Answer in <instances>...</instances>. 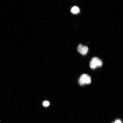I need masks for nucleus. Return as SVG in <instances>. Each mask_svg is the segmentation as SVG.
Returning <instances> with one entry per match:
<instances>
[{
  "label": "nucleus",
  "mask_w": 123,
  "mask_h": 123,
  "mask_svg": "<svg viewBox=\"0 0 123 123\" xmlns=\"http://www.w3.org/2000/svg\"><path fill=\"white\" fill-rule=\"evenodd\" d=\"M103 62L101 59L98 57H94L92 58L90 62V67L92 69H94L97 67L102 66Z\"/></svg>",
  "instance_id": "f257e3e1"
},
{
  "label": "nucleus",
  "mask_w": 123,
  "mask_h": 123,
  "mask_svg": "<svg viewBox=\"0 0 123 123\" xmlns=\"http://www.w3.org/2000/svg\"><path fill=\"white\" fill-rule=\"evenodd\" d=\"M91 82L90 77L88 75L84 74L81 76L79 80V84L83 85L86 84H90Z\"/></svg>",
  "instance_id": "f03ea898"
},
{
  "label": "nucleus",
  "mask_w": 123,
  "mask_h": 123,
  "mask_svg": "<svg viewBox=\"0 0 123 123\" xmlns=\"http://www.w3.org/2000/svg\"><path fill=\"white\" fill-rule=\"evenodd\" d=\"M88 47L86 46H84L81 44L78 46V52L83 55H86L88 51Z\"/></svg>",
  "instance_id": "7ed1b4c3"
},
{
  "label": "nucleus",
  "mask_w": 123,
  "mask_h": 123,
  "mask_svg": "<svg viewBox=\"0 0 123 123\" xmlns=\"http://www.w3.org/2000/svg\"><path fill=\"white\" fill-rule=\"evenodd\" d=\"M71 12L74 14H77L79 12V9L77 7H74L71 9Z\"/></svg>",
  "instance_id": "20e7f679"
},
{
  "label": "nucleus",
  "mask_w": 123,
  "mask_h": 123,
  "mask_svg": "<svg viewBox=\"0 0 123 123\" xmlns=\"http://www.w3.org/2000/svg\"><path fill=\"white\" fill-rule=\"evenodd\" d=\"M50 104V103L48 101H45L43 103V105L44 107H48L49 105Z\"/></svg>",
  "instance_id": "39448f33"
},
{
  "label": "nucleus",
  "mask_w": 123,
  "mask_h": 123,
  "mask_svg": "<svg viewBox=\"0 0 123 123\" xmlns=\"http://www.w3.org/2000/svg\"><path fill=\"white\" fill-rule=\"evenodd\" d=\"M114 123H121V121L119 120H117L115 121Z\"/></svg>",
  "instance_id": "423d86ee"
}]
</instances>
